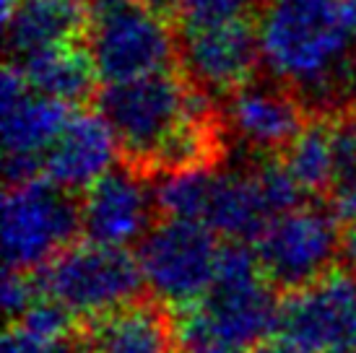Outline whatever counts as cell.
Instances as JSON below:
<instances>
[{
    "label": "cell",
    "instance_id": "277c9868",
    "mask_svg": "<svg viewBox=\"0 0 356 353\" xmlns=\"http://www.w3.org/2000/svg\"><path fill=\"white\" fill-rule=\"evenodd\" d=\"M89 58L102 83L143 79L172 70L179 42L167 13L143 0H86Z\"/></svg>",
    "mask_w": 356,
    "mask_h": 353
},
{
    "label": "cell",
    "instance_id": "9a60e30c",
    "mask_svg": "<svg viewBox=\"0 0 356 353\" xmlns=\"http://www.w3.org/2000/svg\"><path fill=\"white\" fill-rule=\"evenodd\" d=\"M273 218L276 216L268 208L266 195L257 185L252 169L216 172L206 216H203L206 229L229 242H242V245L252 242L255 245L257 236L266 231Z\"/></svg>",
    "mask_w": 356,
    "mask_h": 353
},
{
    "label": "cell",
    "instance_id": "7402d4cb",
    "mask_svg": "<svg viewBox=\"0 0 356 353\" xmlns=\"http://www.w3.org/2000/svg\"><path fill=\"white\" fill-rule=\"evenodd\" d=\"M73 320H76V314L68 312V309L60 304V302H55L52 296L40 291L37 302H34V304L26 309V314H24L21 320H16V322L24 325L31 333L47 338V340L63 343V338L73 330Z\"/></svg>",
    "mask_w": 356,
    "mask_h": 353
},
{
    "label": "cell",
    "instance_id": "cb8c5ba5",
    "mask_svg": "<svg viewBox=\"0 0 356 353\" xmlns=\"http://www.w3.org/2000/svg\"><path fill=\"white\" fill-rule=\"evenodd\" d=\"M0 353H65V348L55 340H47L42 335L31 333L24 325L13 322L3 335Z\"/></svg>",
    "mask_w": 356,
    "mask_h": 353
},
{
    "label": "cell",
    "instance_id": "ffe728a7",
    "mask_svg": "<svg viewBox=\"0 0 356 353\" xmlns=\"http://www.w3.org/2000/svg\"><path fill=\"white\" fill-rule=\"evenodd\" d=\"M213 179H216L213 167H193L161 174L159 185L154 187L159 213L175 221L203 224Z\"/></svg>",
    "mask_w": 356,
    "mask_h": 353
},
{
    "label": "cell",
    "instance_id": "5bb4252c",
    "mask_svg": "<svg viewBox=\"0 0 356 353\" xmlns=\"http://www.w3.org/2000/svg\"><path fill=\"white\" fill-rule=\"evenodd\" d=\"M118 138L99 112H73L68 125L42 161L44 179L68 192H86L97 179L118 167Z\"/></svg>",
    "mask_w": 356,
    "mask_h": 353
},
{
    "label": "cell",
    "instance_id": "5b68a950",
    "mask_svg": "<svg viewBox=\"0 0 356 353\" xmlns=\"http://www.w3.org/2000/svg\"><path fill=\"white\" fill-rule=\"evenodd\" d=\"M40 291L52 296L76 317L99 320L136 304L143 288L138 255L122 247L94 242L70 245L42 268Z\"/></svg>",
    "mask_w": 356,
    "mask_h": 353
},
{
    "label": "cell",
    "instance_id": "4fadbf2b",
    "mask_svg": "<svg viewBox=\"0 0 356 353\" xmlns=\"http://www.w3.org/2000/svg\"><path fill=\"white\" fill-rule=\"evenodd\" d=\"M307 107L291 88L278 81H250L229 94L227 125L239 143L255 154L286 151L305 130Z\"/></svg>",
    "mask_w": 356,
    "mask_h": 353
},
{
    "label": "cell",
    "instance_id": "6da1fadb",
    "mask_svg": "<svg viewBox=\"0 0 356 353\" xmlns=\"http://www.w3.org/2000/svg\"><path fill=\"white\" fill-rule=\"evenodd\" d=\"M97 112L109 122L130 167L161 174L213 167L218 120L203 88L188 76L161 70L143 79L104 83Z\"/></svg>",
    "mask_w": 356,
    "mask_h": 353
},
{
    "label": "cell",
    "instance_id": "44dd1931",
    "mask_svg": "<svg viewBox=\"0 0 356 353\" xmlns=\"http://www.w3.org/2000/svg\"><path fill=\"white\" fill-rule=\"evenodd\" d=\"M260 0H177L175 16L182 34L250 21Z\"/></svg>",
    "mask_w": 356,
    "mask_h": 353
},
{
    "label": "cell",
    "instance_id": "e0dca14e",
    "mask_svg": "<svg viewBox=\"0 0 356 353\" xmlns=\"http://www.w3.org/2000/svg\"><path fill=\"white\" fill-rule=\"evenodd\" d=\"M175 325L156 304H136L94 320L89 333L91 353H172Z\"/></svg>",
    "mask_w": 356,
    "mask_h": 353
},
{
    "label": "cell",
    "instance_id": "8992f818",
    "mask_svg": "<svg viewBox=\"0 0 356 353\" xmlns=\"http://www.w3.org/2000/svg\"><path fill=\"white\" fill-rule=\"evenodd\" d=\"M81 231V203L73 192L37 176L8 185L3 195L6 270L31 273L63 255Z\"/></svg>",
    "mask_w": 356,
    "mask_h": 353
},
{
    "label": "cell",
    "instance_id": "7c38bea8",
    "mask_svg": "<svg viewBox=\"0 0 356 353\" xmlns=\"http://www.w3.org/2000/svg\"><path fill=\"white\" fill-rule=\"evenodd\" d=\"M179 58L185 76L208 97L234 94L252 81L260 63L257 26H252V21H239L216 29L188 31L179 42Z\"/></svg>",
    "mask_w": 356,
    "mask_h": 353
},
{
    "label": "cell",
    "instance_id": "52a82bcc",
    "mask_svg": "<svg viewBox=\"0 0 356 353\" xmlns=\"http://www.w3.org/2000/svg\"><path fill=\"white\" fill-rule=\"evenodd\" d=\"M221 245L203 224L164 218L138 245L143 284L159 304L190 309L208 294L216 275Z\"/></svg>",
    "mask_w": 356,
    "mask_h": 353
},
{
    "label": "cell",
    "instance_id": "d4e9b609",
    "mask_svg": "<svg viewBox=\"0 0 356 353\" xmlns=\"http://www.w3.org/2000/svg\"><path fill=\"white\" fill-rule=\"evenodd\" d=\"M330 211L338 221H346V224H356V182H343V185L330 187Z\"/></svg>",
    "mask_w": 356,
    "mask_h": 353
},
{
    "label": "cell",
    "instance_id": "ba28073f",
    "mask_svg": "<svg viewBox=\"0 0 356 353\" xmlns=\"http://www.w3.org/2000/svg\"><path fill=\"white\" fill-rule=\"evenodd\" d=\"M263 273L276 288H302L336 270L343 234L330 208L299 206L273 218L252 245Z\"/></svg>",
    "mask_w": 356,
    "mask_h": 353
},
{
    "label": "cell",
    "instance_id": "8fae6325",
    "mask_svg": "<svg viewBox=\"0 0 356 353\" xmlns=\"http://www.w3.org/2000/svg\"><path fill=\"white\" fill-rule=\"evenodd\" d=\"M156 195L146 172L122 164L97 179L81 195V231L86 242L128 249L151 231Z\"/></svg>",
    "mask_w": 356,
    "mask_h": 353
},
{
    "label": "cell",
    "instance_id": "f1b7e54d",
    "mask_svg": "<svg viewBox=\"0 0 356 353\" xmlns=\"http://www.w3.org/2000/svg\"><path fill=\"white\" fill-rule=\"evenodd\" d=\"M348 24H351V31H354L356 40V0H348Z\"/></svg>",
    "mask_w": 356,
    "mask_h": 353
},
{
    "label": "cell",
    "instance_id": "484cf974",
    "mask_svg": "<svg viewBox=\"0 0 356 353\" xmlns=\"http://www.w3.org/2000/svg\"><path fill=\"white\" fill-rule=\"evenodd\" d=\"M255 353H307L305 348H299V345H294L291 340H286V338H281L278 335L276 340H266V343L260 345Z\"/></svg>",
    "mask_w": 356,
    "mask_h": 353
},
{
    "label": "cell",
    "instance_id": "30bf717a",
    "mask_svg": "<svg viewBox=\"0 0 356 353\" xmlns=\"http://www.w3.org/2000/svg\"><path fill=\"white\" fill-rule=\"evenodd\" d=\"M73 107L44 97L8 63L0 81V128L6 151V182L24 185L42 174V161L68 125Z\"/></svg>",
    "mask_w": 356,
    "mask_h": 353
},
{
    "label": "cell",
    "instance_id": "4316f807",
    "mask_svg": "<svg viewBox=\"0 0 356 353\" xmlns=\"http://www.w3.org/2000/svg\"><path fill=\"white\" fill-rule=\"evenodd\" d=\"M343 257H346L348 268L356 273V224L343 234Z\"/></svg>",
    "mask_w": 356,
    "mask_h": 353
},
{
    "label": "cell",
    "instance_id": "2e32d148",
    "mask_svg": "<svg viewBox=\"0 0 356 353\" xmlns=\"http://www.w3.org/2000/svg\"><path fill=\"white\" fill-rule=\"evenodd\" d=\"M89 26L86 0H21L6 21L10 60H21L63 44H76Z\"/></svg>",
    "mask_w": 356,
    "mask_h": 353
},
{
    "label": "cell",
    "instance_id": "83f0119b",
    "mask_svg": "<svg viewBox=\"0 0 356 353\" xmlns=\"http://www.w3.org/2000/svg\"><path fill=\"white\" fill-rule=\"evenodd\" d=\"M143 3H149V6H154L156 10L167 13V10H175V3H177V0H143Z\"/></svg>",
    "mask_w": 356,
    "mask_h": 353
},
{
    "label": "cell",
    "instance_id": "9c48e42d",
    "mask_svg": "<svg viewBox=\"0 0 356 353\" xmlns=\"http://www.w3.org/2000/svg\"><path fill=\"white\" fill-rule=\"evenodd\" d=\"M281 338L307 353H356V273L330 270L281 299Z\"/></svg>",
    "mask_w": 356,
    "mask_h": 353
},
{
    "label": "cell",
    "instance_id": "603a6c76",
    "mask_svg": "<svg viewBox=\"0 0 356 353\" xmlns=\"http://www.w3.org/2000/svg\"><path fill=\"white\" fill-rule=\"evenodd\" d=\"M40 296V284L29 278V273H19V270H6L3 278V309L8 314L10 322L21 320L26 309H29Z\"/></svg>",
    "mask_w": 356,
    "mask_h": 353
},
{
    "label": "cell",
    "instance_id": "3957f363",
    "mask_svg": "<svg viewBox=\"0 0 356 353\" xmlns=\"http://www.w3.org/2000/svg\"><path fill=\"white\" fill-rule=\"evenodd\" d=\"M273 288L252 247L242 242L221 245L208 294L175 317L177 340L206 351L245 353L260 348L278 330L281 302Z\"/></svg>",
    "mask_w": 356,
    "mask_h": 353
},
{
    "label": "cell",
    "instance_id": "d6986e66",
    "mask_svg": "<svg viewBox=\"0 0 356 353\" xmlns=\"http://www.w3.org/2000/svg\"><path fill=\"white\" fill-rule=\"evenodd\" d=\"M291 176L307 195L330 192L336 179V143H333V122H307L289 148L281 154Z\"/></svg>",
    "mask_w": 356,
    "mask_h": 353
},
{
    "label": "cell",
    "instance_id": "4dcf8cb0",
    "mask_svg": "<svg viewBox=\"0 0 356 353\" xmlns=\"http://www.w3.org/2000/svg\"><path fill=\"white\" fill-rule=\"evenodd\" d=\"M65 353H91V351H83V348H65Z\"/></svg>",
    "mask_w": 356,
    "mask_h": 353
},
{
    "label": "cell",
    "instance_id": "7a4b0ae2",
    "mask_svg": "<svg viewBox=\"0 0 356 353\" xmlns=\"http://www.w3.org/2000/svg\"><path fill=\"white\" fill-rule=\"evenodd\" d=\"M260 63L307 109L356 112V40L348 0H263Z\"/></svg>",
    "mask_w": 356,
    "mask_h": 353
},
{
    "label": "cell",
    "instance_id": "f546056e",
    "mask_svg": "<svg viewBox=\"0 0 356 353\" xmlns=\"http://www.w3.org/2000/svg\"><path fill=\"white\" fill-rule=\"evenodd\" d=\"M185 353H234V351H206V348H188Z\"/></svg>",
    "mask_w": 356,
    "mask_h": 353
},
{
    "label": "cell",
    "instance_id": "ac0fdd59",
    "mask_svg": "<svg viewBox=\"0 0 356 353\" xmlns=\"http://www.w3.org/2000/svg\"><path fill=\"white\" fill-rule=\"evenodd\" d=\"M10 63L21 70V76L34 91L68 107L86 101L99 81L89 49L81 44H63Z\"/></svg>",
    "mask_w": 356,
    "mask_h": 353
}]
</instances>
